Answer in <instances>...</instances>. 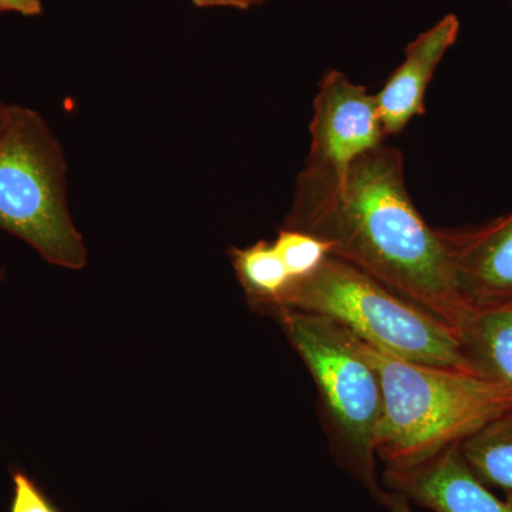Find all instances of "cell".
<instances>
[{
  "mask_svg": "<svg viewBox=\"0 0 512 512\" xmlns=\"http://www.w3.org/2000/svg\"><path fill=\"white\" fill-rule=\"evenodd\" d=\"M282 227L328 242L330 255L454 329L470 308L439 228L424 221L407 191L397 148L382 144L357 158L332 190L292 200Z\"/></svg>",
  "mask_w": 512,
  "mask_h": 512,
  "instance_id": "obj_1",
  "label": "cell"
},
{
  "mask_svg": "<svg viewBox=\"0 0 512 512\" xmlns=\"http://www.w3.org/2000/svg\"><path fill=\"white\" fill-rule=\"evenodd\" d=\"M355 340L382 386L376 454L384 471L420 466L512 410V393L500 384L464 370L397 359Z\"/></svg>",
  "mask_w": 512,
  "mask_h": 512,
  "instance_id": "obj_2",
  "label": "cell"
},
{
  "mask_svg": "<svg viewBox=\"0 0 512 512\" xmlns=\"http://www.w3.org/2000/svg\"><path fill=\"white\" fill-rule=\"evenodd\" d=\"M278 309L332 320L397 359L476 375L453 326L336 256L329 255L312 275L292 281L266 313Z\"/></svg>",
  "mask_w": 512,
  "mask_h": 512,
  "instance_id": "obj_3",
  "label": "cell"
},
{
  "mask_svg": "<svg viewBox=\"0 0 512 512\" xmlns=\"http://www.w3.org/2000/svg\"><path fill=\"white\" fill-rule=\"evenodd\" d=\"M286 338L311 373L330 447L340 466L386 504L389 491L376 471V430L382 414V386L352 335L332 320L278 309Z\"/></svg>",
  "mask_w": 512,
  "mask_h": 512,
  "instance_id": "obj_4",
  "label": "cell"
},
{
  "mask_svg": "<svg viewBox=\"0 0 512 512\" xmlns=\"http://www.w3.org/2000/svg\"><path fill=\"white\" fill-rule=\"evenodd\" d=\"M0 229L49 264L72 271L87 264L69 208L62 144L39 111L19 104L0 133Z\"/></svg>",
  "mask_w": 512,
  "mask_h": 512,
  "instance_id": "obj_5",
  "label": "cell"
},
{
  "mask_svg": "<svg viewBox=\"0 0 512 512\" xmlns=\"http://www.w3.org/2000/svg\"><path fill=\"white\" fill-rule=\"evenodd\" d=\"M311 147L293 200L318 197L342 183L357 158L384 144L375 94L339 70L323 74L313 99Z\"/></svg>",
  "mask_w": 512,
  "mask_h": 512,
  "instance_id": "obj_6",
  "label": "cell"
},
{
  "mask_svg": "<svg viewBox=\"0 0 512 512\" xmlns=\"http://www.w3.org/2000/svg\"><path fill=\"white\" fill-rule=\"evenodd\" d=\"M468 306L512 299V211L467 228H439Z\"/></svg>",
  "mask_w": 512,
  "mask_h": 512,
  "instance_id": "obj_7",
  "label": "cell"
},
{
  "mask_svg": "<svg viewBox=\"0 0 512 512\" xmlns=\"http://www.w3.org/2000/svg\"><path fill=\"white\" fill-rule=\"evenodd\" d=\"M460 444L410 470L384 471L387 491L433 512H512V501L495 497L474 474Z\"/></svg>",
  "mask_w": 512,
  "mask_h": 512,
  "instance_id": "obj_8",
  "label": "cell"
},
{
  "mask_svg": "<svg viewBox=\"0 0 512 512\" xmlns=\"http://www.w3.org/2000/svg\"><path fill=\"white\" fill-rule=\"evenodd\" d=\"M458 35L460 20L450 13L407 45L403 62L375 94L384 136L402 133L414 117L423 116L427 87Z\"/></svg>",
  "mask_w": 512,
  "mask_h": 512,
  "instance_id": "obj_9",
  "label": "cell"
},
{
  "mask_svg": "<svg viewBox=\"0 0 512 512\" xmlns=\"http://www.w3.org/2000/svg\"><path fill=\"white\" fill-rule=\"evenodd\" d=\"M456 330L476 375L512 393V299L470 306Z\"/></svg>",
  "mask_w": 512,
  "mask_h": 512,
  "instance_id": "obj_10",
  "label": "cell"
},
{
  "mask_svg": "<svg viewBox=\"0 0 512 512\" xmlns=\"http://www.w3.org/2000/svg\"><path fill=\"white\" fill-rule=\"evenodd\" d=\"M229 256L252 308L268 312L291 284L274 244L258 241L247 248H231Z\"/></svg>",
  "mask_w": 512,
  "mask_h": 512,
  "instance_id": "obj_11",
  "label": "cell"
},
{
  "mask_svg": "<svg viewBox=\"0 0 512 512\" xmlns=\"http://www.w3.org/2000/svg\"><path fill=\"white\" fill-rule=\"evenodd\" d=\"M468 466L485 485L503 488L512 501V410L460 444Z\"/></svg>",
  "mask_w": 512,
  "mask_h": 512,
  "instance_id": "obj_12",
  "label": "cell"
},
{
  "mask_svg": "<svg viewBox=\"0 0 512 512\" xmlns=\"http://www.w3.org/2000/svg\"><path fill=\"white\" fill-rule=\"evenodd\" d=\"M274 248L284 262L292 281L312 275L330 255V245L308 232L282 227Z\"/></svg>",
  "mask_w": 512,
  "mask_h": 512,
  "instance_id": "obj_13",
  "label": "cell"
},
{
  "mask_svg": "<svg viewBox=\"0 0 512 512\" xmlns=\"http://www.w3.org/2000/svg\"><path fill=\"white\" fill-rule=\"evenodd\" d=\"M13 483L9 512H60L39 484L25 471H10Z\"/></svg>",
  "mask_w": 512,
  "mask_h": 512,
  "instance_id": "obj_14",
  "label": "cell"
},
{
  "mask_svg": "<svg viewBox=\"0 0 512 512\" xmlns=\"http://www.w3.org/2000/svg\"><path fill=\"white\" fill-rule=\"evenodd\" d=\"M0 13H18L33 18L42 15V0H0Z\"/></svg>",
  "mask_w": 512,
  "mask_h": 512,
  "instance_id": "obj_15",
  "label": "cell"
},
{
  "mask_svg": "<svg viewBox=\"0 0 512 512\" xmlns=\"http://www.w3.org/2000/svg\"><path fill=\"white\" fill-rule=\"evenodd\" d=\"M197 8H231L247 10L255 5V0H191Z\"/></svg>",
  "mask_w": 512,
  "mask_h": 512,
  "instance_id": "obj_16",
  "label": "cell"
},
{
  "mask_svg": "<svg viewBox=\"0 0 512 512\" xmlns=\"http://www.w3.org/2000/svg\"><path fill=\"white\" fill-rule=\"evenodd\" d=\"M384 507L387 508V512H413L409 500H406L403 495L390 493V491Z\"/></svg>",
  "mask_w": 512,
  "mask_h": 512,
  "instance_id": "obj_17",
  "label": "cell"
},
{
  "mask_svg": "<svg viewBox=\"0 0 512 512\" xmlns=\"http://www.w3.org/2000/svg\"><path fill=\"white\" fill-rule=\"evenodd\" d=\"M12 107L13 104L3 103V101H0V133H2L6 123H8L10 113H12Z\"/></svg>",
  "mask_w": 512,
  "mask_h": 512,
  "instance_id": "obj_18",
  "label": "cell"
},
{
  "mask_svg": "<svg viewBox=\"0 0 512 512\" xmlns=\"http://www.w3.org/2000/svg\"><path fill=\"white\" fill-rule=\"evenodd\" d=\"M262 2H265V0H255L256 5H261Z\"/></svg>",
  "mask_w": 512,
  "mask_h": 512,
  "instance_id": "obj_19",
  "label": "cell"
},
{
  "mask_svg": "<svg viewBox=\"0 0 512 512\" xmlns=\"http://www.w3.org/2000/svg\"><path fill=\"white\" fill-rule=\"evenodd\" d=\"M507 2L510 3L511 8H512V0H507Z\"/></svg>",
  "mask_w": 512,
  "mask_h": 512,
  "instance_id": "obj_20",
  "label": "cell"
}]
</instances>
